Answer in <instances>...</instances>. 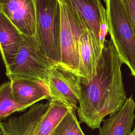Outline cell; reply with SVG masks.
I'll return each mask as SVG.
<instances>
[{
    "instance_id": "8992f818",
    "label": "cell",
    "mask_w": 135,
    "mask_h": 135,
    "mask_svg": "<svg viewBox=\"0 0 135 135\" xmlns=\"http://www.w3.org/2000/svg\"><path fill=\"white\" fill-rule=\"evenodd\" d=\"M46 87L50 99L62 102L73 110L79 103L78 77L74 74L53 67L50 72Z\"/></svg>"
},
{
    "instance_id": "ac0fdd59",
    "label": "cell",
    "mask_w": 135,
    "mask_h": 135,
    "mask_svg": "<svg viewBox=\"0 0 135 135\" xmlns=\"http://www.w3.org/2000/svg\"><path fill=\"white\" fill-rule=\"evenodd\" d=\"M0 135H10L5 128L3 123L0 122Z\"/></svg>"
},
{
    "instance_id": "277c9868",
    "label": "cell",
    "mask_w": 135,
    "mask_h": 135,
    "mask_svg": "<svg viewBox=\"0 0 135 135\" xmlns=\"http://www.w3.org/2000/svg\"><path fill=\"white\" fill-rule=\"evenodd\" d=\"M60 7L59 61L56 68L79 76V38L86 26L68 3L60 0Z\"/></svg>"
},
{
    "instance_id": "5bb4252c",
    "label": "cell",
    "mask_w": 135,
    "mask_h": 135,
    "mask_svg": "<svg viewBox=\"0 0 135 135\" xmlns=\"http://www.w3.org/2000/svg\"><path fill=\"white\" fill-rule=\"evenodd\" d=\"M29 105L18 103L12 96L11 81H7L0 85V122L14 112L23 111Z\"/></svg>"
},
{
    "instance_id": "d6986e66",
    "label": "cell",
    "mask_w": 135,
    "mask_h": 135,
    "mask_svg": "<svg viewBox=\"0 0 135 135\" xmlns=\"http://www.w3.org/2000/svg\"><path fill=\"white\" fill-rule=\"evenodd\" d=\"M130 135H135V127H134L133 130L132 131V132H131Z\"/></svg>"
},
{
    "instance_id": "ba28073f",
    "label": "cell",
    "mask_w": 135,
    "mask_h": 135,
    "mask_svg": "<svg viewBox=\"0 0 135 135\" xmlns=\"http://www.w3.org/2000/svg\"><path fill=\"white\" fill-rule=\"evenodd\" d=\"M103 49L85 27L79 38V76L85 81L95 75Z\"/></svg>"
},
{
    "instance_id": "4fadbf2b",
    "label": "cell",
    "mask_w": 135,
    "mask_h": 135,
    "mask_svg": "<svg viewBox=\"0 0 135 135\" xmlns=\"http://www.w3.org/2000/svg\"><path fill=\"white\" fill-rule=\"evenodd\" d=\"M72 109L61 102L51 100L45 112L40 120L34 135H51L63 118Z\"/></svg>"
},
{
    "instance_id": "30bf717a",
    "label": "cell",
    "mask_w": 135,
    "mask_h": 135,
    "mask_svg": "<svg viewBox=\"0 0 135 135\" xmlns=\"http://www.w3.org/2000/svg\"><path fill=\"white\" fill-rule=\"evenodd\" d=\"M9 81L12 96L19 104L32 106L41 100L50 99L47 88L39 81L22 78Z\"/></svg>"
},
{
    "instance_id": "52a82bcc",
    "label": "cell",
    "mask_w": 135,
    "mask_h": 135,
    "mask_svg": "<svg viewBox=\"0 0 135 135\" xmlns=\"http://www.w3.org/2000/svg\"><path fill=\"white\" fill-rule=\"evenodd\" d=\"M0 12L21 33L35 37L36 11L34 0H0Z\"/></svg>"
},
{
    "instance_id": "6da1fadb",
    "label": "cell",
    "mask_w": 135,
    "mask_h": 135,
    "mask_svg": "<svg viewBox=\"0 0 135 135\" xmlns=\"http://www.w3.org/2000/svg\"><path fill=\"white\" fill-rule=\"evenodd\" d=\"M121 59L111 40H106L95 75L89 81L78 77L80 122L94 130L99 128L104 118L119 111L127 99L124 91Z\"/></svg>"
},
{
    "instance_id": "8fae6325",
    "label": "cell",
    "mask_w": 135,
    "mask_h": 135,
    "mask_svg": "<svg viewBox=\"0 0 135 135\" xmlns=\"http://www.w3.org/2000/svg\"><path fill=\"white\" fill-rule=\"evenodd\" d=\"M23 40V34L0 12V52L5 67L15 59Z\"/></svg>"
},
{
    "instance_id": "5b68a950",
    "label": "cell",
    "mask_w": 135,
    "mask_h": 135,
    "mask_svg": "<svg viewBox=\"0 0 135 135\" xmlns=\"http://www.w3.org/2000/svg\"><path fill=\"white\" fill-rule=\"evenodd\" d=\"M53 67L40 50L35 37L23 34L17 54L13 62L5 67L6 75L9 80L33 79L42 82L46 86L50 72Z\"/></svg>"
},
{
    "instance_id": "2e32d148",
    "label": "cell",
    "mask_w": 135,
    "mask_h": 135,
    "mask_svg": "<svg viewBox=\"0 0 135 135\" xmlns=\"http://www.w3.org/2000/svg\"><path fill=\"white\" fill-rule=\"evenodd\" d=\"M100 14V22L99 27V43L101 46L103 48L105 42L106 41L105 37L108 32V22L106 13V9L102 5L101 1L98 3Z\"/></svg>"
},
{
    "instance_id": "7c38bea8",
    "label": "cell",
    "mask_w": 135,
    "mask_h": 135,
    "mask_svg": "<svg viewBox=\"0 0 135 135\" xmlns=\"http://www.w3.org/2000/svg\"><path fill=\"white\" fill-rule=\"evenodd\" d=\"M76 13L99 44L100 14L97 0H62ZM101 46V45H100ZM103 49V48H102Z\"/></svg>"
},
{
    "instance_id": "7a4b0ae2",
    "label": "cell",
    "mask_w": 135,
    "mask_h": 135,
    "mask_svg": "<svg viewBox=\"0 0 135 135\" xmlns=\"http://www.w3.org/2000/svg\"><path fill=\"white\" fill-rule=\"evenodd\" d=\"M36 11L35 38L42 53L57 67L59 61L60 0H34Z\"/></svg>"
},
{
    "instance_id": "3957f363",
    "label": "cell",
    "mask_w": 135,
    "mask_h": 135,
    "mask_svg": "<svg viewBox=\"0 0 135 135\" xmlns=\"http://www.w3.org/2000/svg\"><path fill=\"white\" fill-rule=\"evenodd\" d=\"M108 32L122 59L135 77V29L122 0H105Z\"/></svg>"
},
{
    "instance_id": "9c48e42d",
    "label": "cell",
    "mask_w": 135,
    "mask_h": 135,
    "mask_svg": "<svg viewBox=\"0 0 135 135\" xmlns=\"http://www.w3.org/2000/svg\"><path fill=\"white\" fill-rule=\"evenodd\" d=\"M135 102L131 96L121 109L110 118L103 120L99 127L100 135H130L135 119Z\"/></svg>"
},
{
    "instance_id": "ffe728a7",
    "label": "cell",
    "mask_w": 135,
    "mask_h": 135,
    "mask_svg": "<svg viewBox=\"0 0 135 135\" xmlns=\"http://www.w3.org/2000/svg\"><path fill=\"white\" fill-rule=\"evenodd\" d=\"M97 1H100L101 0H97Z\"/></svg>"
},
{
    "instance_id": "e0dca14e",
    "label": "cell",
    "mask_w": 135,
    "mask_h": 135,
    "mask_svg": "<svg viewBox=\"0 0 135 135\" xmlns=\"http://www.w3.org/2000/svg\"><path fill=\"white\" fill-rule=\"evenodd\" d=\"M135 29V0H122Z\"/></svg>"
},
{
    "instance_id": "9a60e30c",
    "label": "cell",
    "mask_w": 135,
    "mask_h": 135,
    "mask_svg": "<svg viewBox=\"0 0 135 135\" xmlns=\"http://www.w3.org/2000/svg\"><path fill=\"white\" fill-rule=\"evenodd\" d=\"M75 111L71 109L51 135H85L80 127Z\"/></svg>"
}]
</instances>
